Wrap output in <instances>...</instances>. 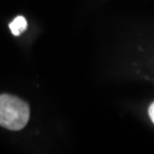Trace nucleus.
I'll use <instances>...</instances> for the list:
<instances>
[{"mask_svg":"<svg viewBox=\"0 0 154 154\" xmlns=\"http://www.w3.org/2000/svg\"><path fill=\"white\" fill-rule=\"evenodd\" d=\"M27 20L23 16H17L14 20H13L10 24H9V28L12 32L13 35L19 36L22 32H24L27 29Z\"/></svg>","mask_w":154,"mask_h":154,"instance_id":"2","label":"nucleus"},{"mask_svg":"<svg viewBox=\"0 0 154 154\" xmlns=\"http://www.w3.org/2000/svg\"><path fill=\"white\" fill-rule=\"evenodd\" d=\"M148 114H149L150 119H151V121L154 123V102L151 103V105L148 108Z\"/></svg>","mask_w":154,"mask_h":154,"instance_id":"3","label":"nucleus"},{"mask_svg":"<svg viewBox=\"0 0 154 154\" xmlns=\"http://www.w3.org/2000/svg\"><path fill=\"white\" fill-rule=\"evenodd\" d=\"M29 117L30 109L25 101L12 95H0V125L18 131L26 126Z\"/></svg>","mask_w":154,"mask_h":154,"instance_id":"1","label":"nucleus"}]
</instances>
